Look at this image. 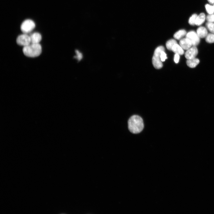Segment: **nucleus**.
<instances>
[{
    "label": "nucleus",
    "mask_w": 214,
    "mask_h": 214,
    "mask_svg": "<svg viewBox=\"0 0 214 214\" xmlns=\"http://www.w3.org/2000/svg\"><path fill=\"white\" fill-rule=\"evenodd\" d=\"M128 125L130 131L134 134L140 133L144 128L143 119L138 115H134L131 117L128 121Z\"/></svg>",
    "instance_id": "obj_1"
},
{
    "label": "nucleus",
    "mask_w": 214,
    "mask_h": 214,
    "mask_svg": "<svg viewBox=\"0 0 214 214\" xmlns=\"http://www.w3.org/2000/svg\"><path fill=\"white\" fill-rule=\"evenodd\" d=\"M23 52L27 57L35 58L39 56L42 52V47L40 44L31 43L24 47Z\"/></svg>",
    "instance_id": "obj_2"
},
{
    "label": "nucleus",
    "mask_w": 214,
    "mask_h": 214,
    "mask_svg": "<svg viewBox=\"0 0 214 214\" xmlns=\"http://www.w3.org/2000/svg\"><path fill=\"white\" fill-rule=\"evenodd\" d=\"M165 51L163 46H160L155 49L152 58V63L154 67L156 69L162 68L163 65L161 58V53L162 51Z\"/></svg>",
    "instance_id": "obj_3"
},
{
    "label": "nucleus",
    "mask_w": 214,
    "mask_h": 214,
    "mask_svg": "<svg viewBox=\"0 0 214 214\" xmlns=\"http://www.w3.org/2000/svg\"><path fill=\"white\" fill-rule=\"evenodd\" d=\"M36 24L32 20L28 19L22 23L20 29L23 33L28 34L31 33L35 28Z\"/></svg>",
    "instance_id": "obj_4"
},
{
    "label": "nucleus",
    "mask_w": 214,
    "mask_h": 214,
    "mask_svg": "<svg viewBox=\"0 0 214 214\" xmlns=\"http://www.w3.org/2000/svg\"><path fill=\"white\" fill-rule=\"evenodd\" d=\"M17 42L19 45L24 47L30 44L31 41L30 35L25 33L19 35L17 39Z\"/></svg>",
    "instance_id": "obj_5"
},
{
    "label": "nucleus",
    "mask_w": 214,
    "mask_h": 214,
    "mask_svg": "<svg viewBox=\"0 0 214 214\" xmlns=\"http://www.w3.org/2000/svg\"><path fill=\"white\" fill-rule=\"evenodd\" d=\"M186 38L189 40L193 46H197L200 42V38L197 32L194 31H191L189 32L186 35Z\"/></svg>",
    "instance_id": "obj_6"
},
{
    "label": "nucleus",
    "mask_w": 214,
    "mask_h": 214,
    "mask_svg": "<svg viewBox=\"0 0 214 214\" xmlns=\"http://www.w3.org/2000/svg\"><path fill=\"white\" fill-rule=\"evenodd\" d=\"M198 53V50L196 46H193L187 50L185 56L187 60L194 58Z\"/></svg>",
    "instance_id": "obj_7"
},
{
    "label": "nucleus",
    "mask_w": 214,
    "mask_h": 214,
    "mask_svg": "<svg viewBox=\"0 0 214 214\" xmlns=\"http://www.w3.org/2000/svg\"><path fill=\"white\" fill-rule=\"evenodd\" d=\"M180 45L184 50H186L191 48L192 45L191 41L186 38L181 40Z\"/></svg>",
    "instance_id": "obj_8"
},
{
    "label": "nucleus",
    "mask_w": 214,
    "mask_h": 214,
    "mask_svg": "<svg viewBox=\"0 0 214 214\" xmlns=\"http://www.w3.org/2000/svg\"><path fill=\"white\" fill-rule=\"evenodd\" d=\"M31 43L33 44H39L42 39V36L41 34L38 32H34L30 35Z\"/></svg>",
    "instance_id": "obj_9"
},
{
    "label": "nucleus",
    "mask_w": 214,
    "mask_h": 214,
    "mask_svg": "<svg viewBox=\"0 0 214 214\" xmlns=\"http://www.w3.org/2000/svg\"><path fill=\"white\" fill-rule=\"evenodd\" d=\"M197 33L200 38H205L208 35L207 28L204 27H200L197 30Z\"/></svg>",
    "instance_id": "obj_10"
},
{
    "label": "nucleus",
    "mask_w": 214,
    "mask_h": 214,
    "mask_svg": "<svg viewBox=\"0 0 214 214\" xmlns=\"http://www.w3.org/2000/svg\"><path fill=\"white\" fill-rule=\"evenodd\" d=\"M172 51L175 54H178L179 55H182L184 53V49L177 43L174 45L173 47Z\"/></svg>",
    "instance_id": "obj_11"
},
{
    "label": "nucleus",
    "mask_w": 214,
    "mask_h": 214,
    "mask_svg": "<svg viewBox=\"0 0 214 214\" xmlns=\"http://www.w3.org/2000/svg\"><path fill=\"white\" fill-rule=\"evenodd\" d=\"M199 63V60L195 58L187 60L186 61L187 65L190 68H192L195 67Z\"/></svg>",
    "instance_id": "obj_12"
},
{
    "label": "nucleus",
    "mask_w": 214,
    "mask_h": 214,
    "mask_svg": "<svg viewBox=\"0 0 214 214\" xmlns=\"http://www.w3.org/2000/svg\"><path fill=\"white\" fill-rule=\"evenodd\" d=\"M206 19L205 14L201 13L197 16L195 22V25L199 26L202 25Z\"/></svg>",
    "instance_id": "obj_13"
},
{
    "label": "nucleus",
    "mask_w": 214,
    "mask_h": 214,
    "mask_svg": "<svg viewBox=\"0 0 214 214\" xmlns=\"http://www.w3.org/2000/svg\"><path fill=\"white\" fill-rule=\"evenodd\" d=\"M187 34L186 31L184 30H180L176 32L174 35V37L177 40H181Z\"/></svg>",
    "instance_id": "obj_14"
},
{
    "label": "nucleus",
    "mask_w": 214,
    "mask_h": 214,
    "mask_svg": "<svg viewBox=\"0 0 214 214\" xmlns=\"http://www.w3.org/2000/svg\"><path fill=\"white\" fill-rule=\"evenodd\" d=\"M176 44L177 42L175 40L173 39H170L166 43V46L168 50H172L173 47Z\"/></svg>",
    "instance_id": "obj_15"
},
{
    "label": "nucleus",
    "mask_w": 214,
    "mask_h": 214,
    "mask_svg": "<svg viewBox=\"0 0 214 214\" xmlns=\"http://www.w3.org/2000/svg\"><path fill=\"white\" fill-rule=\"evenodd\" d=\"M205 7L206 10L209 15L214 14V7L213 6L207 4L205 5Z\"/></svg>",
    "instance_id": "obj_16"
},
{
    "label": "nucleus",
    "mask_w": 214,
    "mask_h": 214,
    "mask_svg": "<svg viewBox=\"0 0 214 214\" xmlns=\"http://www.w3.org/2000/svg\"><path fill=\"white\" fill-rule=\"evenodd\" d=\"M205 40L209 43H214V34L211 33L208 34L205 37Z\"/></svg>",
    "instance_id": "obj_17"
},
{
    "label": "nucleus",
    "mask_w": 214,
    "mask_h": 214,
    "mask_svg": "<svg viewBox=\"0 0 214 214\" xmlns=\"http://www.w3.org/2000/svg\"><path fill=\"white\" fill-rule=\"evenodd\" d=\"M197 16L196 14H194L190 17L189 20V23L190 25H195V22Z\"/></svg>",
    "instance_id": "obj_18"
},
{
    "label": "nucleus",
    "mask_w": 214,
    "mask_h": 214,
    "mask_svg": "<svg viewBox=\"0 0 214 214\" xmlns=\"http://www.w3.org/2000/svg\"><path fill=\"white\" fill-rule=\"evenodd\" d=\"M206 26L211 33L214 34V23L207 22L206 24Z\"/></svg>",
    "instance_id": "obj_19"
},
{
    "label": "nucleus",
    "mask_w": 214,
    "mask_h": 214,
    "mask_svg": "<svg viewBox=\"0 0 214 214\" xmlns=\"http://www.w3.org/2000/svg\"><path fill=\"white\" fill-rule=\"evenodd\" d=\"M76 56L75 58L79 61H80L83 58V55L78 50L75 51Z\"/></svg>",
    "instance_id": "obj_20"
},
{
    "label": "nucleus",
    "mask_w": 214,
    "mask_h": 214,
    "mask_svg": "<svg viewBox=\"0 0 214 214\" xmlns=\"http://www.w3.org/2000/svg\"><path fill=\"white\" fill-rule=\"evenodd\" d=\"M208 22L214 23V14H210L206 17V19Z\"/></svg>",
    "instance_id": "obj_21"
},
{
    "label": "nucleus",
    "mask_w": 214,
    "mask_h": 214,
    "mask_svg": "<svg viewBox=\"0 0 214 214\" xmlns=\"http://www.w3.org/2000/svg\"><path fill=\"white\" fill-rule=\"evenodd\" d=\"M161 60L162 62H164L165 60L167 59V55L165 52V51H163L162 52L161 55Z\"/></svg>",
    "instance_id": "obj_22"
},
{
    "label": "nucleus",
    "mask_w": 214,
    "mask_h": 214,
    "mask_svg": "<svg viewBox=\"0 0 214 214\" xmlns=\"http://www.w3.org/2000/svg\"><path fill=\"white\" fill-rule=\"evenodd\" d=\"M180 59L179 55L175 54L174 56V60L175 63H178Z\"/></svg>",
    "instance_id": "obj_23"
},
{
    "label": "nucleus",
    "mask_w": 214,
    "mask_h": 214,
    "mask_svg": "<svg viewBox=\"0 0 214 214\" xmlns=\"http://www.w3.org/2000/svg\"><path fill=\"white\" fill-rule=\"evenodd\" d=\"M207 1L210 4H214V0H207Z\"/></svg>",
    "instance_id": "obj_24"
},
{
    "label": "nucleus",
    "mask_w": 214,
    "mask_h": 214,
    "mask_svg": "<svg viewBox=\"0 0 214 214\" xmlns=\"http://www.w3.org/2000/svg\"><path fill=\"white\" fill-rule=\"evenodd\" d=\"M213 6H214V5H213Z\"/></svg>",
    "instance_id": "obj_25"
}]
</instances>
